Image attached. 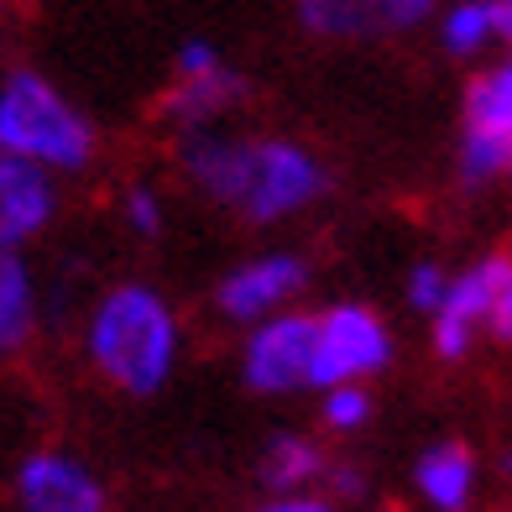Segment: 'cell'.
<instances>
[{"label": "cell", "mask_w": 512, "mask_h": 512, "mask_svg": "<svg viewBox=\"0 0 512 512\" xmlns=\"http://www.w3.org/2000/svg\"><path fill=\"white\" fill-rule=\"evenodd\" d=\"M178 356V319L147 283H121L100 298L95 319H89V361L95 371L131 392V398H152L168 382Z\"/></svg>", "instance_id": "2"}, {"label": "cell", "mask_w": 512, "mask_h": 512, "mask_svg": "<svg viewBox=\"0 0 512 512\" xmlns=\"http://www.w3.org/2000/svg\"><path fill=\"white\" fill-rule=\"evenodd\" d=\"M507 68H512V63H507Z\"/></svg>", "instance_id": "25"}, {"label": "cell", "mask_w": 512, "mask_h": 512, "mask_svg": "<svg viewBox=\"0 0 512 512\" xmlns=\"http://www.w3.org/2000/svg\"><path fill=\"white\" fill-rule=\"evenodd\" d=\"M492 330H497L502 340H512V262H507V277H502L497 304H492Z\"/></svg>", "instance_id": "22"}, {"label": "cell", "mask_w": 512, "mask_h": 512, "mask_svg": "<svg viewBox=\"0 0 512 512\" xmlns=\"http://www.w3.org/2000/svg\"><path fill=\"white\" fill-rule=\"evenodd\" d=\"M53 168H42L32 157L0 152V251H21L32 236H42L58 209Z\"/></svg>", "instance_id": "7"}, {"label": "cell", "mask_w": 512, "mask_h": 512, "mask_svg": "<svg viewBox=\"0 0 512 512\" xmlns=\"http://www.w3.org/2000/svg\"><path fill=\"white\" fill-rule=\"evenodd\" d=\"M314 476H324V455L309 445V439L283 434V439H272V445H267V455H262V481H267L272 497L304 492Z\"/></svg>", "instance_id": "14"}, {"label": "cell", "mask_w": 512, "mask_h": 512, "mask_svg": "<svg viewBox=\"0 0 512 512\" xmlns=\"http://www.w3.org/2000/svg\"><path fill=\"white\" fill-rule=\"evenodd\" d=\"M330 398H324V418H330L335 429H361L366 418H371V398H366V387L356 382H335V387H324Z\"/></svg>", "instance_id": "18"}, {"label": "cell", "mask_w": 512, "mask_h": 512, "mask_svg": "<svg viewBox=\"0 0 512 512\" xmlns=\"http://www.w3.org/2000/svg\"><path fill=\"white\" fill-rule=\"evenodd\" d=\"M209 68H220V53L209 48V42H183V53H178V74H209Z\"/></svg>", "instance_id": "21"}, {"label": "cell", "mask_w": 512, "mask_h": 512, "mask_svg": "<svg viewBox=\"0 0 512 512\" xmlns=\"http://www.w3.org/2000/svg\"><path fill=\"white\" fill-rule=\"evenodd\" d=\"M497 37V11L492 0H460L445 16V48L450 53H481Z\"/></svg>", "instance_id": "17"}, {"label": "cell", "mask_w": 512, "mask_h": 512, "mask_svg": "<svg viewBox=\"0 0 512 512\" xmlns=\"http://www.w3.org/2000/svg\"><path fill=\"white\" fill-rule=\"evenodd\" d=\"M392 361V340L382 330V319L361 304H340L330 314H319L314 335V387H335L351 377H371Z\"/></svg>", "instance_id": "5"}, {"label": "cell", "mask_w": 512, "mask_h": 512, "mask_svg": "<svg viewBox=\"0 0 512 512\" xmlns=\"http://www.w3.org/2000/svg\"><path fill=\"white\" fill-rule=\"evenodd\" d=\"M0 152L32 157L53 173H79L95 157V131L48 79L11 74L0 84Z\"/></svg>", "instance_id": "3"}, {"label": "cell", "mask_w": 512, "mask_h": 512, "mask_svg": "<svg viewBox=\"0 0 512 512\" xmlns=\"http://www.w3.org/2000/svg\"><path fill=\"white\" fill-rule=\"evenodd\" d=\"M246 100V79L230 74V68H209V74H178V84L168 89V100H162V115L178 121V131L189 126H209L215 115H225L230 105Z\"/></svg>", "instance_id": "11"}, {"label": "cell", "mask_w": 512, "mask_h": 512, "mask_svg": "<svg viewBox=\"0 0 512 512\" xmlns=\"http://www.w3.org/2000/svg\"><path fill=\"white\" fill-rule=\"evenodd\" d=\"M126 225L136 230V236H157L162 230V199L152 189H131L126 194Z\"/></svg>", "instance_id": "20"}, {"label": "cell", "mask_w": 512, "mask_h": 512, "mask_svg": "<svg viewBox=\"0 0 512 512\" xmlns=\"http://www.w3.org/2000/svg\"><path fill=\"white\" fill-rule=\"evenodd\" d=\"M502 277H507L502 256H486V262H476L471 272L450 277V293H445V304H439V314H434V351L445 361H460L465 351H471V330L481 319H492Z\"/></svg>", "instance_id": "9"}, {"label": "cell", "mask_w": 512, "mask_h": 512, "mask_svg": "<svg viewBox=\"0 0 512 512\" xmlns=\"http://www.w3.org/2000/svg\"><path fill=\"white\" fill-rule=\"evenodd\" d=\"M418 492L439 512H460L476 492V455L465 445H434L418 460Z\"/></svg>", "instance_id": "12"}, {"label": "cell", "mask_w": 512, "mask_h": 512, "mask_svg": "<svg viewBox=\"0 0 512 512\" xmlns=\"http://www.w3.org/2000/svg\"><path fill=\"white\" fill-rule=\"evenodd\" d=\"M434 11V0H298V21L330 42H366L413 32Z\"/></svg>", "instance_id": "6"}, {"label": "cell", "mask_w": 512, "mask_h": 512, "mask_svg": "<svg viewBox=\"0 0 512 512\" xmlns=\"http://www.w3.org/2000/svg\"><path fill=\"white\" fill-rule=\"evenodd\" d=\"M445 293H450V277L439 272L434 262H424V267H413V272H408V304H413L418 314H439Z\"/></svg>", "instance_id": "19"}, {"label": "cell", "mask_w": 512, "mask_h": 512, "mask_svg": "<svg viewBox=\"0 0 512 512\" xmlns=\"http://www.w3.org/2000/svg\"><path fill=\"white\" fill-rule=\"evenodd\" d=\"M314 335L319 319L309 314H267L256 319V335L246 340V387L283 398V392L314 387Z\"/></svg>", "instance_id": "4"}, {"label": "cell", "mask_w": 512, "mask_h": 512, "mask_svg": "<svg viewBox=\"0 0 512 512\" xmlns=\"http://www.w3.org/2000/svg\"><path fill=\"white\" fill-rule=\"evenodd\" d=\"M32 319H37L32 272L16 251H0V361L21 351V340L32 335Z\"/></svg>", "instance_id": "13"}, {"label": "cell", "mask_w": 512, "mask_h": 512, "mask_svg": "<svg viewBox=\"0 0 512 512\" xmlns=\"http://www.w3.org/2000/svg\"><path fill=\"white\" fill-rule=\"evenodd\" d=\"M304 283H309V267L298 262V256H262V262H246V267L230 272L215 298H220L225 319L256 324V319H267L277 304H288Z\"/></svg>", "instance_id": "10"}, {"label": "cell", "mask_w": 512, "mask_h": 512, "mask_svg": "<svg viewBox=\"0 0 512 512\" xmlns=\"http://www.w3.org/2000/svg\"><path fill=\"white\" fill-rule=\"evenodd\" d=\"M16 507H27V512H100L105 486L74 455L37 450L16 471Z\"/></svg>", "instance_id": "8"}, {"label": "cell", "mask_w": 512, "mask_h": 512, "mask_svg": "<svg viewBox=\"0 0 512 512\" xmlns=\"http://www.w3.org/2000/svg\"><path fill=\"white\" fill-rule=\"evenodd\" d=\"M492 11H497V37L512 42V0H492Z\"/></svg>", "instance_id": "24"}, {"label": "cell", "mask_w": 512, "mask_h": 512, "mask_svg": "<svg viewBox=\"0 0 512 512\" xmlns=\"http://www.w3.org/2000/svg\"><path fill=\"white\" fill-rule=\"evenodd\" d=\"M502 173H512V121L507 126H471L460 142V178L492 183Z\"/></svg>", "instance_id": "15"}, {"label": "cell", "mask_w": 512, "mask_h": 512, "mask_svg": "<svg viewBox=\"0 0 512 512\" xmlns=\"http://www.w3.org/2000/svg\"><path fill=\"white\" fill-rule=\"evenodd\" d=\"M465 121L471 126H507L512 121V68H492L465 89Z\"/></svg>", "instance_id": "16"}, {"label": "cell", "mask_w": 512, "mask_h": 512, "mask_svg": "<svg viewBox=\"0 0 512 512\" xmlns=\"http://www.w3.org/2000/svg\"><path fill=\"white\" fill-rule=\"evenodd\" d=\"M267 507H272V512H324L330 502H324V497H309V492H283V497H272Z\"/></svg>", "instance_id": "23"}, {"label": "cell", "mask_w": 512, "mask_h": 512, "mask_svg": "<svg viewBox=\"0 0 512 512\" xmlns=\"http://www.w3.org/2000/svg\"><path fill=\"white\" fill-rule=\"evenodd\" d=\"M178 168L204 199L236 209L251 225L288 220L330 189V173L309 147L272 136H225L209 126L183 131Z\"/></svg>", "instance_id": "1"}]
</instances>
